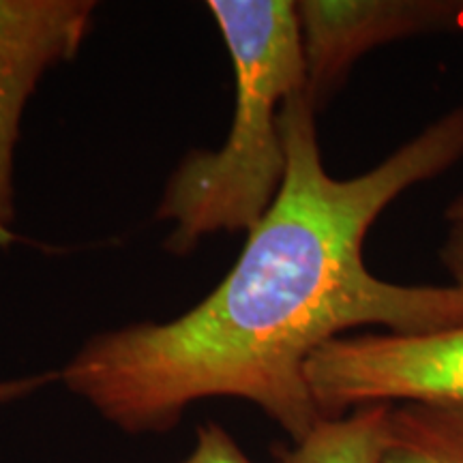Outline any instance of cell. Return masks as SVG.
Returning a JSON list of instances; mask_svg holds the SVG:
<instances>
[{
	"instance_id": "5b68a950",
	"label": "cell",
	"mask_w": 463,
	"mask_h": 463,
	"mask_svg": "<svg viewBox=\"0 0 463 463\" xmlns=\"http://www.w3.org/2000/svg\"><path fill=\"white\" fill-rule=\"evenodd\" d=\"M297 14L305 95L316 114L369 50L412 34L463 28V3L433 0H303Z\"/></svg>"
},
{
	"instance_id": "8992f818",
	"label": "cell",
	"mask_w": 463,
	"mask_h": 463,
	"mask_svg": "<svg viewBox=\"0 0 463 463\" xmlns=\"http://www.w3.org/2000/svg\"><path fill=\"white\" fill-rule=\"evenodd\" d=\"M392 405L373 403L337 419H320L309 433L275 444V463H384L391 447Z\"/></svg>"
},
{
	"instance_id": "52a82bcc",
	"label": "cell",
	"mask_w": 463,
	"mask_h": 463,
	"mask_svg": "<svg viewBox=\"0 0 463 463\" xmlns=\"http://www.w3.org/2000/svg\"><path fill=\"white\" fill-rule=\"evenodd\" d=\"M384 463H463V405H392Z\"/></svg>"
},
{
	"instance_id": "ba28073f",
	"label": "cell",
	"mask_w": 463,
	"mask_h": 463,
	"mask_svg": "<svg viewBox=\"0 0 463 463\" xmlns=\"http://www.w3.org/2000/svg\"><path fill=\"white\" fill-rule=\"evenodd\" d=\"M178 463H253L236 439L217 422L208 420L195 430V447Z\"/></svg>"
},
{
	"instance_id": "30bf717a",
	"label": "cell",
	"mask_w": 463,
	"mask_h": 463,
	"mask_svg": "<svg viewBox=\"0 0 463 463\" xmlns=\"http://www.w3.org/2000/svg\"><path fill=\"white\" fill-rule=\"evenodd\" d=\"M447 219L450 223H463V195L453 200V204L447 208Z\"/></svg>"
},
{
	"instance_id": "7a4b0ae2",
	"label": "cell",
	"mask_w": 463,
	"mask_h": 463,
	"mask_svg": "<svg viewBox=\"0 0 463 463\" xmlns=\"http://www.w3.org/2000/svg\"><path fill=\"white\" fill-rule=\"evenodd\" d=\"M234 67L236 103L219 150H191L161 195L157 222H172L165 249L187 256L217 232H249L279 195L288 167L281 112L305 90L297 3L211 0Z\"/></svg>"
},
{
	"instance_id": "9c48e42d",
	"label": "cell",
	"mask_w": 463,
	"mask_h": 463,
	"mask_svg": "<svg viewBox=\"0 0 463 463\" xmlns=\"http://www.w3.org/2000/svg\"><path fill=\"white\" fill-rule=\"evenodd\" d=\"M56 380H61V372H45L37 375H24V378L3 380L0 382V405L28 397L31 392L43 389V386H48Z\"/></svg>"
},
{
	"instance_id": "3957f363",
	"label": "cell",
	"mask_w": 463,
	"mask_h": 463,
	"mask_svg": "<svg viewBox=\"0 0 463 463\" xmlns=\"http://www.w3.org/2000/svg\"><path fill=\"white\" fill-rule=\"evenodd\" d=\"M442 262L463 288V223H453ZM305 380L322 419L363 405H463V324L427 335H344L311 354Z\"/></svg>"
},
{
	"instance_id": "277c9868",
	"label": "cell",
	"mask_w": 463,
	"mask_h": 463,
	"mask_svg": "<svg viewBox=\"0 0 463 463\" xmlns=\"http://www.w3.org/2000/svg\"><path fill=\"white\" fill-rule=\"evenodd\" d=\"M90 0H0V247L15 242V148L26 103L90 31Z\"/></svg>"
},
{
	"instance_id": "6da1fadb",
	"label": "cell",
	"mask_w": 463,
	"mask_h": 463,
	"mask_svg": "<svg viewBox=\"0 0 463 463\" xmlns=\"http://www.w3.org/2000/svg\"><path fill=\"white\" fill-rule=\"evenodd\" d=\"M281 125V191L223 281L170 322L95 335L61 372L118 430L170 431L200 399L232 397L258 405L298 442L322 419L305 364L324 344L358 326L427 335L463 324L461 286L380 279L363 256L391 202L463 159V108L354 178L324 167L305 90L283 106Z\"/></svg>"
}]
</instances>
